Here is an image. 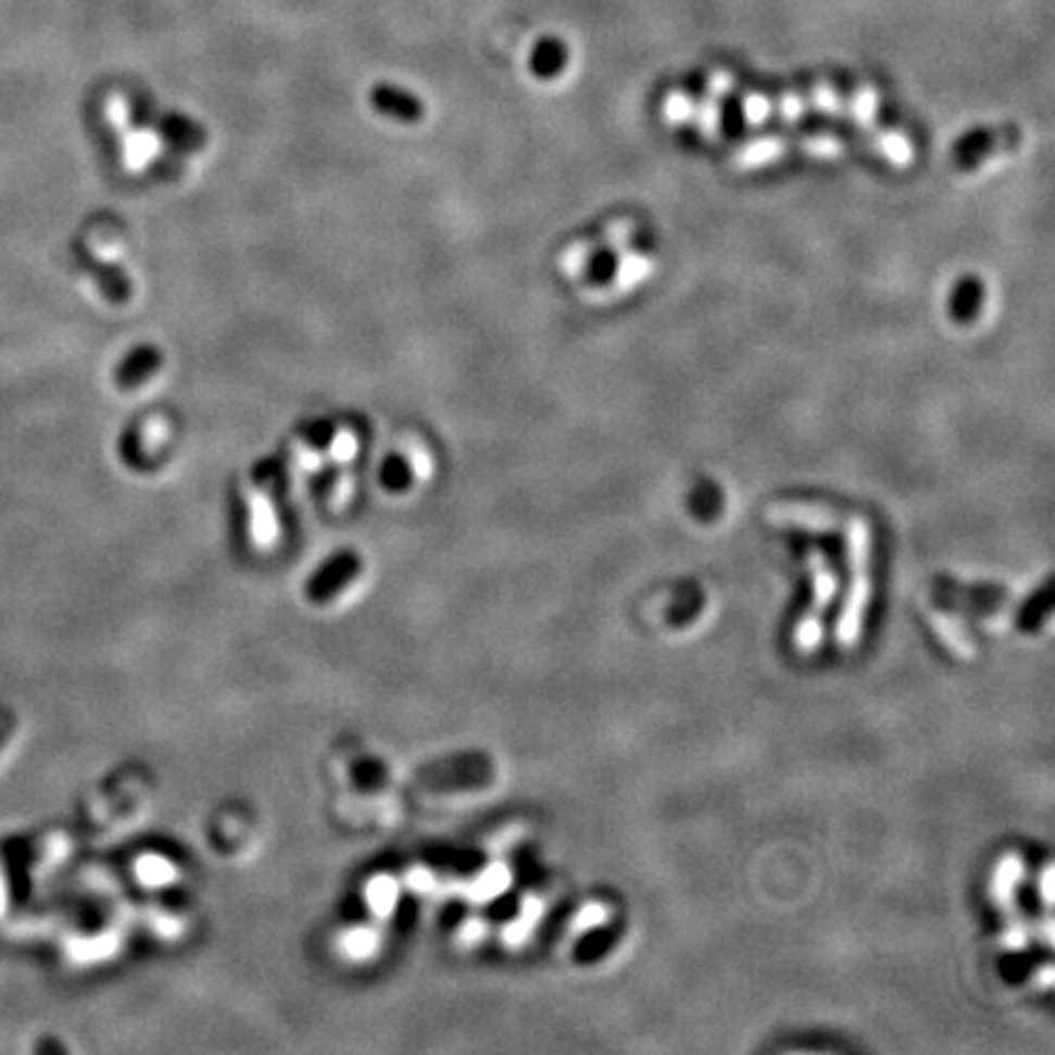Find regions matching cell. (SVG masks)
Segmentation results:
<instances>
[{
	"label": "cell",
	"instance_id": "1",
	"mask_svg": "<svg viewBox=\"0 0 1055 1055\" xmlns=\"http://www.w3.org/2000/svg\"><path fill=\"white\" fill-rule=\"evenodd\" d=\"M870 550H872L870 524L861 516L851 518V524H847V565H851V589H847L843 611L836 624V640L843 650H853L863 638L865 614L872 596Z\"/></svg>",
	"mask_w": 1055,
	"mask_h": 1055
},
{
	"label": "cell",
	"instance_id": "2",
	"mask_svg": "<svg viewBox=\"0 0 1055 1055\" xmlns=\"http://www.w3.org/2000/svg\"><path fill=\"white\" fill-rule=\"evenodd\" d=\"M808 572H812V579H814L812 608L799 618V624L794 628V648L796 653L802 655H812L816 653V648L821 645L824 616L838 594V575L821 550L808 552Z\"/></svg>",
	"mask_w": 1055,
	"mask_h": 1055
},
{
	"label": "cell",
	"instance_id": "3",
	"mask_svg": "<svg viewBox=\"0 0 1055 1055\" xmlns=\"http://www.w3.org/2000/svg\"><path fill=\"white\" fill-rule=\"evenodd\" d=\"M767 518L777 526H792L814 532H833L841 528V518L833 511L814 504H777L767 511Z\"/></svg>",
	"mask_w": 1055,
	"mask_h": 1055
},
{
	"label": "cell",
	"instance_id": "4",
	"mask_svg": "<svg viewBox=\"0 0 1055 1055\" xmlns=\"http://www.w3.org/2000/svg\"><path fill=\"white\" fill-rule=\"evenodd\" d=\"M360 557L354 555V552H340V555H335L330 557L325 565L318 569V575H315L311 581H309V591H311V596L313 599H328L332 591H338L342 589L340 585H344L348 579H354L357 577V572H360Z\"/></svg>",
	"mask_w": 1055,
	"mask_h": 1055
},
{
	"label": "cell",
	"instance_id": "5",
	"mask_svg": "<svg viewBox=\"0 0 1055 1055\" xmlns=\"http://www.w3.org/2000/svg\"><path fill=\"white\" fill-rule=\"evenodd\" d=\"M162 350L154 348V344H140V348L130 350V354L117 364L115 369V381L121 384L123 389L140 387L150 377H154L162 367Z\"/></svg>",
	"mask_w": 1055,
	"mask_h": 1055
},
{
	"label": "cell",
	"instance_id": "6",
	"mask_svg": "<svg viewBox=\"0 0 1055 1055\" xmlns=\"http://www.w3.org/2000/svg\"><path fill=\"white\" fill-rule=\"evenodd\" d=\"M372 103L384 115L397 117L401 123H418L423 117V105L416 96H411L401 88L393 86H377L372 93Z\"/></svg>",
	"mask_w": 1055,
	"mask_h": 1055
},
{
	"label": "cell",
	"instance_id": "7",
	"mask_svg": "<svg viewBox=\"0 0 1055 1055\" xmlns=\"http://www.w3.org/2000/svg\"><path fill=\"white\" fill-rule=\"evenodd\" d=\"M1023 877V861L1019 855H1004L1000 865L994 867L990 894L992 902L1002 906V909L1014 912V894H1017V887Z\"/></svg>",
	"mask_w": 1055,
	"mask_h": 1055
},
{
	"label": "cell",
	"instance_id": "8",
	"mask_svg": "<svg viewBox=\"0 0 1055 1055\" xmlns=\"http://www.w3.org/2000/svg\"><path fill=\"white\" fill-rule=\"evenodd\" d=\"M91 269H93L96 281H98V286H101V291H103L108 301L127 303L133 299V284H130V279H127L121 266L108 264V262H93Z\"/></svg>",
	"mask_w": 1055,
	"mask_h": 1055
},
{
	"label": "cell",
	"instance_id": "9",
	"mask_svg": "<svg viewBox=\"0 0 1055 1055\" xmlns=\"http://www.w3.org/2000/svg\"><path fill=\"white\" fill-rule=\"evenodd\" d=\"M931 624H933V630L939 633V638L943 640L945 648H949L951 653H955L963 660L975 657L972 640H970L968 633H965V628L958 624V620L945 616V614H931Z\"/></svg>",
	"mask_w": 1055,
	"mask_h": 1055
},
{
	"label": "cell",
	"instance_id": "10",
	"mask_svg": "<svg viewBox=\"0 0 1055 1055\" xmlns=\"http://www.w3.org/2000/svg\"><path fill=\"white\" fill-rule=\"evenodd\" d=\"M162 127H164L166 140L176 147H181V150H201L205 145L203 127L193 121H186L184 115H169Z\"/></svg>",
	"mask_w": 1055,
	"mask_h": 1055
},
{
	"label": "cell",
	"instance_id": "11",
	"mask_svg": "<svg viewBox=\"0 0 1055 1055\" xmlns=\"http://www.w3.org/2000/svg\"><path fill=\"white\" fill-rule=\"evenodd\" d=\"M782 150H784V142L782 140H775V137H765V140H755L751 145L741 147V150H738V154H736V162L743 164V166H757V164H763V162L775 160V156L780 154Z\"/></svg>",
	"mask_w": 1055,
	"mask_h": 1055
},
{
	"label": "cell",
	"instance_id": "12",
	"mask_svg": "<svg viewBox=\"0 0 1055 1055\" xmlns=\"http://www.w3.org/2000/svg\"><path fill=\"white\" fill-rule=\"evenodd\" d=\"M540 916H542V902L538 900V896H526L524 909H520V916H518V924L506 929V941H511V943L524 941L526 935L532 931V926L540 921Z\"/></svg>",
	"mask_w": 1055,
	"mask_h": 1055
},
{
	"label": "cell",
	"instance_id": "13",
	"mask_svg": "<svg viewBox=\"0 0 1055 1055\" xmlns=\"http://www.w3.org/2000/svg\"><path fill=\"white\" fill-rule=\"evenodd\" d=\"M877 147H880L887 160H890L896 166H906L912 162V145L902 135L887 133V135L880 137V140H877Z\"/></svg>",
	"mask_w": 1055,
	"mask_h": 1055
},
{
	"label": "cell",
	"instance_id": "14",
	"mask_svg": "<svg viewBox=\"0 0 1055 1055\" xmlns=\"http://www.w3.org/2000/svg\"><path fill=\"white\" fill-rule=\"evenodd\" d=\"M381 481L391 491H403L411 485V469L401 457H389L381 467Z\"/></svg>",
	"mask_w": 1055,
	"mask_h": 1055
},
{
	"label": "cell",
	"instance_id": "15",
	"mask_svg": "<svg viewBox=\"0 0 1055 1055\" xmlns=\"http://www.w3.org/2000/svg\"><path fill=\"white\" fill-rule=\"evenodd\" d=\"M648 272H650V262L645 258H640V254H626V258L620 260L618 272H616L618 284L620 286H633L640 279H645Z\"/></svg>",
	"mask_w": 1055,
	"mask_h": 1055
},
{
	"label": "cell",
	"instance_id": "16",
	"mask_svg": "<svg viewBox=\"0 0 1055 1055\" xmlns=\"http://www.w3.org/2000/svg\"><path fill=\"white\" fill-rule=\"evenodd\" d=\"M608 916H611V909H608L606 904L591 902L587 906H581L579 914L575 916V931L577 933H585L589 929H596V926L608 921Z\"/></svg>",
	"mask_w": 1055,
	"mask_h": 1055
},
{
	"label": "cell",
	"instance_id": "17",
	"mask_svg": "<svg viewBox=\"0 0 1055 1055\" xmlns=\"http://www.w3.org/2000/svg\"><path fill=\"white\" fill-rule=\"evenodd\" d=\"M1009 914L1012 916H1009L1007 931H1004V945H1007L1009 951H1023L1029 943V929H1027V924H1023V919L1014 916V912H1009Z\"/></svg>",
	"mask_w": 1055,
	"mask_h": 1055
},
{
	"label": "cell",
	"instance_id": "18",
	"mask_svg": "<svg viewBox=\"0 0 1055 1055\" xmlns=\"http://www.w3.org/2000/svg\"><path fill=\"white\" fill-rule=\"evenodd\" d=\"M369 896H377V900H369V904L374 906L377 912H389L391 906H393V884L391 882H374V890Z\"/></svg>",
	"mask_w": 1055,
	"mask_h": 1055
},
{
	"label": "cell",
	"instance_id": "19",
	"mask_svg": "<svg viewBox=\"0 0 1055 1055\" xmlns=\"http://www.w3.org/2000/svg\"><path fill=\"white\" fill-rule=\"evenodd\" d=\"M630 233H633V223H630V221H616V223H611V228H608V242L614 244V248H624V244L630 240Z\"/></svg>",
	"mask_w": 1055,
	"mask_h": 1055
},
{
	"label": "cell",
	"instance_id": "20",
	"mask_svg": "<svg viewBox=\"0 0 1055 1055\" xmlns=\"http://www.w3.org/2000/svg\"><path fill=\"white\" fill-rule=\"evenodd\" d=\"M140 870H142V877L147 882H164L166 877H169L172 867L166 863H152V857H150V863H142Z\"/></svg>",
	"mask_w": 1055,
	"mask_h": 1055
},
{
	"label": "cell",
	"instance_id": "21",
	"mask_svg": "<svg viewBox=\"0 0 1055 1055\" xmlns=\"http://www.w3.org/2000/svg\"><path fill=\"white\" fill-rule=\"evenodd\" d=\"M806 150L812 154H818V156H828V154H836L838 150H843V145L831 140V137H824V140H821V137H816V140L806 142Z\"/></svg>",
	"mask_w": 1055,
	"mask_h": 1055
},
{
	"label": "cell",
	"instance_id": "22",
	"mask_svg": "<svg viewBox=\"0 0 1055 1055\" xmlns=\"http://www.w3.org/2000/svg\"><path fill=\"white\" fill-rule=\"evenodd\" d=\"M767 111H770V108H767V103H765V101H761V98H757V96H753L751 101L745 103V113H748V117H751L753 123H761V121H765Z\"/></svg>",
	"mask_w": 1055,
	"mask_h": 1055
},
{
	"label": "cell",
	"instance_id": "23",
	"mask_svg": "<svg viewBox=\"0 0 1055 1055\" xmlns=\"http://www.w3.org/2000/svg\"><path fill=\"white\" fill-rule=\"evenodd\" d=\"M675 98H677V101H667L665 113L669 115V121L679 123V121H685L682 115H689V111H692V108H689V103L682 101V98H679V96H675Z\"/></svg>",
	"mask_w": 1055,
	"mask_h": 1055
},
{
	"label": "cell",
	"instance_id": "24",
	"mask_svg": "<svg viewBox=\"0 0 1055 1055\" xmlns=\"http://www.w3.org/2000/svg\"><path fill=\"white\" fill-rule=\"evenodd\" d=\"M1041 894H1043V904L1051 906L1053 904V865L1048 863L1046 867H1043V877H1041Z\"/></svg>",
	"mask_w": 1055,
	"mask_h": 1055
},
{
	"label": "cell",
	"instance_id": "25",
	"mask_svg": "<svg viewBox=\"0 0 1055 1055\" xmlns=\"http://www.w3.org/2000/svg\"><path fill=\"white\" fill-rule=\"evenodd\" d=\"M1039 978H1041V988L1048 990L1051 984H1053V965H1043V970H1041Z\"/></svg>",
	"mask_w": 1055,
	"mask_h": 1055
},
{
	"label": "cell",
	"instance_id": "26",
	"mask_svg": "<svg viewBox=\"0 0 1055 1055\" xmlns=\"http://www.w3.org/2000/svg\"><path fill=\"white\" fill-rule=\"evenodd\" d=\"M799 111H802V108H799L796 103H792V101H787V103H784V113L790 115V121H792V117H796V115H799Z\"/></svg>",
	"mask_w": 1055,
	"mask_h": 1055
},
{
	"label": "cell",
	"instance_id": "27",
	"mask_svg": "<svg viewBox=\"0 0 1055 1055\" xmlns=\"http://www.w3.org/2000/svg\"><path fill=\"white\" fill-rule=\"evenodd\" d=\"M3 906H5V894H3V882H0V912H3Z\"/></svg>",
	"mask_w": 1055,
	"mask_h": 1055
}]
</instances>
